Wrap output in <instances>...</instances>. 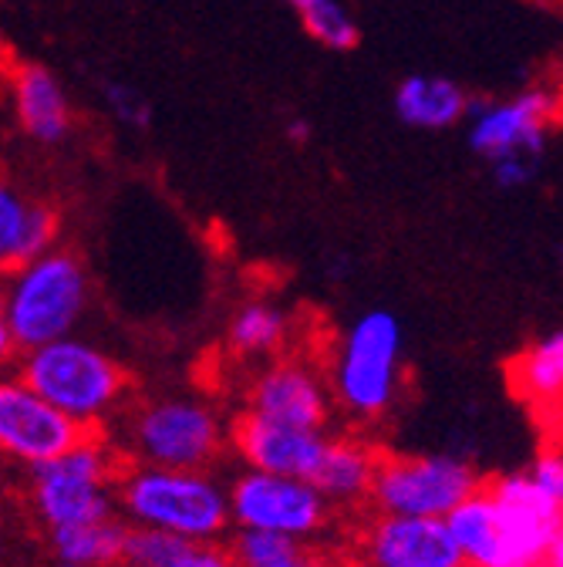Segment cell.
Here are the masks:
<instances>
[{
	"label": "cell",
	"instance_id": "cell-1",
	"mask_svg": "<svg viewBox=\"0 0 563 567\" xmlns=\"http://www.w3.org/2000/svg\"><path fill=\"white\" fill-rule=\"evenodd\" d=\"M4 274V291H0L4 365H14L31 348L79 331L92 305V280L75 250L51 247Z\"/></svg>",
	"mask_w": 563,
	"mask_h": 567
},
{
	"label": "cell",
	"instance_id": "cell-2",
	"mask_svg": "<svg viewBox=\"0 0 563 567\" xmlns=\"http://www.w3.org/2000/svg\"><path fill=\"white\" fill-rule=\"evenodd\" d=\"M118 507L135 527H156L189 540H217L233 524L230 486L209 470L135 463L118 476Z\"/></svg>",
	"mask_w": 563,
	"mask_h": 567
},
{
	"label": "cell",
	"instance_id": "cell-3",
	"mask_svg": "<svg viewBox=\"0 0 563 567\" xmlns=\"http://www.w3.org/2000/svg\"><path fill=\"white\" fill-rule=\"evenodd\" d=\"M14 375L82 422L85 430H102L122 409L128 392L125 369L102 344L82 338L79 331L24 351L14 362Z\"/></svg>",
	"mask_w": 563,
	"mask_h": 567
},
{
	"label": "cell",
	"instance_id": "cell-4",
	"mask_svg": "<svg viewBox=\"0 0 563 567\" xmlns=\"http://www.w3.org/2000/svg\"><path fill=\"white\" fill-rule=\"evenodd\" d=\"M405 328L385 311L372 308L351 321L331 351V392L344 415L378 422L392 412L402 392Z\"/></svg>",
	"mask_w": 563,
	"mask_h": 567
},
{
	"label": "cell",
	"instance_id": "cell-5",
	"mask_svg": "<svg viewBox=\"0 0 563 567\" xmlns=\"http://www.w3.org/2000/svg\"><path fill=\"white\" fill-rule=\"evenodd\" d=\"M125 450L135 463L209 470L227 450L233 425L196 395H153L125 412Z\"/></svg>",
	"mask_w": 563,
	"mask_h": 567
},
{
	"label": "cell",
	"instance_id": "cell-6",
	"mask_svg": "<svg viewBox=\"0 0 563 567\" xmlns=\"http://www.w3.org/2000/svg\"><path fill=\"white\" fill-rule=\"evenodd\" d=\"M118 476L112 446L102 440V430H92L79 446L28 470V504L44 530L122 517Z\"/></svg>",
	"mask_w": 563,
	"mask_h": 567
},
{
	"label": "cell",
	"instance_id": "cell-7",
	"mask_svg": "<svg viewBox=\"0 0 563 567\" xmlns=\"http://www.w3.org/2000/svg\"><path fill=\"white\" fill-rule=\"evenodd\" d=\"M476 489H482V476L462 456L382 453L372 486V507L375 514L446 520Z\"/></svg>",
	"mask_w": 563,
	"mask_h": 567
},
{
	"label": "cell",
	"instance_id": "cell-8",
	"mask_svg": "<svg viewBox=\"0 0 563 567\" xmlns=\"http://www.w3.org/2000/svg\"><path fill=\"white\" fill-rule=\"evenodd\" d=\"M230 507L237 527L288 534L298 540L317 537L334 511V504L311 480L257 466H247L230 480Z\"/></svg>",
	"mask_w": 563,
	"mask_h": 567
},
{
	"label": "cell",
	"instance_id": "cell-9",
	"mask_svg": "<svg viewBox=\"0 0 563 567\" xmlns=\"http://www.w3.org/2000/svg\"><path fill=\"white\" fill-rule=\"evenodd\" d=\"M556 109L560 99L546 85L520 89L507 99H479L472 102L466 118L469 150L486 163H497L507 156L540 159Z\"/></svg>",
	"mask_w": 563,
	"mask_h": 567
},
{
	"label": "cell",
	"instance_id": "cell-10",
	"mask_svg": "<svg viewBox=\"0 0 563 567\" xmlns=\"http://www.w3.org/2000/svg\"><path fill=\"white\" fill-rule=\"evenodd\" d=\"M486 489L497 501L500 567H543L563 527V511L533 483L530 470L492 476Z\"/></svg>",
	"mask_w": 563,
	"mask_h": 567
},
{
	"label": "cell",
	"instance_id": "cell-11",
	"mask_svg": "<svg viewBox=\"0 0 563 567\" xmlns=\"http://www.w3.org/2000/svg\"><path fill=\"white\" fill-rule=\"evenodd\" d=\"M88 433L18 375L0 385V450L24 470L79 446Z\"/></svg>",
	"mask_w": 563,
	"mask_h": 567
},
{
	"label": "cell",
	"instance_id": "cell-12",
	"mask_svg": "<svg viewBox=\"0 0 563 567\" xmlns=\"http://www.w3.org/2000/svg\"><path fill=\"white\" fill-rule=\"evenodd\" d=\"M331 379L307 359H273L247 385V412L304 425V430H327L334 412Z\"/></svg>",
	"mask_w": 563,
	"mask_h": 567
},
{
	"label": "cell",
	"instance_id": "cell-13",
	"mask_svg": "<svg viewBox=\"0 0 563 567\" xmlns=\"http://www.w3.org/2000/svg\"><path fill=\"white\" fill-rule=\"evenodd\" d=\"M358 567H466L446 520L436 517H372L355 540Z\"/></svg>",
	"mask_w": 563,
	"mask_h": 567
},
{
	"label": "cell",
	"instance_id": "cell-14",
	"mask_svg": "<svg viewBox=\"0 0 563 567\" xmlns=\"http://www.w3.org/2000/svg\"><path fill=\"white\" fill-rule=\"evenodd\" d=\"M331 433L327 430H304L291 422H273L253 412H240L230 433V446L247 466L314 480L321 470V460L327 453Z\"/></svg>",
	"mask_w": 563,
	"mask_h": 567
},
{
	"label": "cell",
	"instance_id": "cell-15",
	"mask_svg": "<svg viewBox=\"0 0 563 567\" xmlns=\"http://www.w3.org/2000/svg\"><path fill=\"white\" fill-rule=\"evenodd\" d=\"M8 95L14 125L38 146H61L72 135V102H67L61 79L48 64L14 61L8 75Z\"/></svg>",
	"mask_w": 563,
	"mask_h": 567
},
{
	"label": "cell",
	"instance_id": "cell-16",
	"mask_svg": "<svg viewBox=\"0 0 563 567\" xmlns=\"http://www.w3.org/2000/svg\"><path fill=\"white\" fill-rule=\"evenodd\" d=\"M392 109L402 125L418 132H446L469 118L472 99L466 89L449 79L436 75V71H415L405 75L392 92Z\"/></svg>",
	"mask_w": 563,
	"mask_h": 567
},
{
	"label": "cell",
	"instance_id": "cell-17",
	"mask_svg": "<svg viewBox=\"0 0 563 567\" xmlns=\"http://www.w3.org/2000/svg\"><path fill=\"white\" fill-rule=\"evenodd\" d=\"M51 247H58V213L11 183L0 186V267H21Z\"/></svg>",
	"mask_w": 563,
	"mask_h": 567
},
{
	"label": "cell",
	"instance_id": "cell-18",
	"mask_svg": "<svg viewBox=\"0 0 563 567\" xmlns=\"http://www.w3.org/2000/svg\"><path fill=\"white\" fill-rule=\"evenodd\" d=\"M382 453L362 436H331L317 476L311 480L334 507H355L372 501V486Z\"/></svg>",
	"mask_w": 563,
	"mask_h": 567
},
{
	"label": "cell",
	"instance_id": "cell-19",
	"mask_svg": "<svg viewBox=\"0 0 563 567\" xmlns=\"http://www.w3.org/2000/svg\"><path fill=\"white\" fill-rule=\"evenodd\" d=\"M510 385L533 412H563V331H550L517 354Z\"/></svg>",
	"mask_w": 563,
	"mask_h": 567
},
{
	"label": "cell",
	"instance_id": "cell-20",
	"mask_svg": "<svg viewBox=\"0 0 563 567\" xmlns=\"http://www.w3.org/2000/svg\"><path fill=\"white\" fill-rule=\"evenodd\" d=\"M125 537H128V520L122 517L82 520V524H64L48 530L54 560H75L92 567H122Z\"/></svg>",
	"mask_w": 563,
	"mask_h": 567
},
{
	"label": "cell",
	"instance_id": "cell-21",
	"mask_svg": "<svg viewBox=\"0 0 563 567\" xmlns=\"http://www.w3.org/2000/svg\"><path fill=\"white\" fill-rule=\"evenodd\" d=\"M446 524L462 550L466 567H500L497 501H492L486 483H482V489L466 496V501L446 517Z\"/></svg>",
	"mask_w": 563,
	"mask_h": 567
},
{
	"label": "cell",
	"instance_id": "cell-22",
	"mask_svg": "<svg viewBox=\"0 0 563 567\" xmlns=\"http://www.w3.org/2000/svg\"><path fill=\"white\" fill-rule=\"evenodd\" d=\"M291 338V315L277 301L253 298L240 305L230 318L227 341L240 359H270Z\"/></svg>",
	"mask_w": 563,
	"mask_h": 567
},
{
	"label": "cell",
	"instance_id": "cell-23",
	"mask_svg": "<svg viewBox=\"0 0 563 567\" xmlns=\"http://www.w3.org/2000/svg\"><path fill=\"white\" fill-rule=\"evenodd\" d=\"M233 554L240 567H324L321 557L304 547V540L250 527H237Z\"/></svg>",
	"mask_w": 563,
	"mask_h": 567
},
{
	"label": "cell",
	"instance_id": "cell-24",
	"mask_svg": "<svg viewBox=\"0 0 563 567\" xmlns=\"http://www.w3.org/2000/svg\"><path fill=\"white\" fill-rule=\"evenodd\" d=\"M301 24L327 51H351L362 38L358 21L344 8V0H321L317 8L301 14Z\"/></svg>",
	"mask_w": 563,
	"mask_h": 567
},
{
	"label": "cell",
	"instance_id": "cell-25",
	"mask_svg": "<svg viewBox=\"0 0 563 567\" xmlns=\"http://www.w3.org/2000/svg\"><path fill=\"white\" fill-rule=\"evenodd\" d=\"M186 540H189V537H179V534H169V530L135 527V524H128L122 567H166V564L173 560V554H176Z\"/></svg>",
	"mask_w": 563,
	"mask_h": 567
},
{
	"label": "cell",
	"instance_id": "cell-26",
	"mask_svg": "<svg viewBox=\"0 0 563 567\" xmlns=\"http://www.w3.org/2000/svg\"><path fill=\"white\" fill-rule=\"evenodd\" d=\"M102 105L108 118L125 132H149L153 128V102L128 82H105L102 85Z\"/></svg>",
	"mask_w": 563,
	"mask_h": 567
},
{
	"label": "cell",
	"instance_id": "cell-27",
	"mask_svg": "<svg viewBox=\"0 0 563 567\" xmlns=\"http://www.w3.org/2000/svg\"><path fill=\"white\" fill-rule=\"evenodd\" d=\"M530 476L550 496V501L563 511V443L543 446L536 453V460L530 463Z\"/></svg>",
	"mask_w": 563,
	"mask_h": 567
},
{
	"label": "cell",
	"instance_id": "cell-28",
	"mask_svg": "<svg viewBox=\"0 0 563 567\" xmlns=\"http://www.w3.org/2000/svg\"><path fill=\"white\" fill-rule=\"evenodd\" d=\"M166 567H240L233 547H220L217 540H186Z\"/></svg>",
	"mask_w": 563,
	"mask_h": 567
},
{
	"label": "cell",
	"instance_id": "cell-29",
	"mask_svg": "<svg viewBox=\"0 0 563 567\" xmlns=\"http://www.w3.org/2000/svg\"><path fill=\"white\" fill-rule=\"evenodd\" d=\"M536 169H540V159H530V156H507V159L489 163V176L503 193L526 189L536 179Z\"/></svg>",
	"mask_w": 563,
	"mask_h": 567
},
{
	"label": "cell",
	"instance_id": "cell-30",
	"mask_svg": "<svg viewBox=\"0 0 563 567\" xmlns=\"http://www.w3.org/2000/svg\"><path fill=\"white\" fill-rule=\"evenodd\" d=\"M288 135H291V142L304 146V142L311 138V122H307V118H291V122H288Z\"/></svg>",
	"mask_w": 563,
	"mask_h": 567
},
{
	"label": "cell",
	"instance_id": "cell-31",
	"mask_svg": "<svg viewBox=\"0 0 563 567\" xmlns=\"http://www.w3.org/2000/svg\"><path fill=\"white\" fill-rule=\"evenodd\" d=\"M543 567H563V527H560V534H556V540H553V547H550Z\"/></svg>",
	"mask_w": 563,
	"mask_h": 567
},
{
	"label": "cell",
	"instance_id": "cell-32",
	"mask_svg": "<svg viewBox=\"0 0 563 567\" xmlns=\"http://www.w3.org/2000/svg\"><path fill=\"white\" fill-rule=\"evenodd\" d=\"M284 4H291V8L298 11V18H301V14H307L311 8H317L321 0H284Z\"/></svg>",
	"mask_w": 563,
	"mask_h": 567
},
{
	"label": "cell",
	"instance_id": "cell-33",
	"mask_svg": "<svg viewBox=\"0 0 563 567\" xmlns=\"http://www.w3.org/2000/svg\"><path fill=\"white\" fill-rule=\"evenodd\" d=\"M54 567H92V564H75V560H54Z\"/></svg>",
	"mask_w": 563,
	"mask_h": 567
},
{
	"label": "cell",
	"instance_id": "cell-34",
	"mask_svg": "<svg viewBox=\"0 0 563 567\" xmlns=\"http://www.w3.org/2000/svg\"><path fill=\"white\" fill-rule=\"evenodd\" d=\"M556 264L563 267V244H560V250H556Z\"/></svg>",
	"mask_w": 563,
	"mask_h": 567
}]
</instances>
